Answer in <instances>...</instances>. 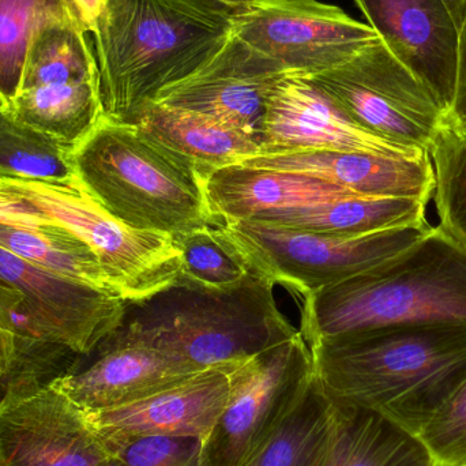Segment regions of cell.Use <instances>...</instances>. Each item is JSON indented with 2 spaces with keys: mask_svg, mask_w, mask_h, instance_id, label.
I'll list each match as a JSON object with an SVG mask.
<instances>
[{
  "mask_svg": "<svg viewBox=\"0 0 466 466\" xmlns=\"http://www.w3.org/2000/svg\"><path fill=\"white\" fill-rule=\"evenodd\" d=\"M106 443L127 466H201L198 438L147 437Z\"/></svg>",
  "mask_w": 466,
  "mask_h": 466,
  "instance_id": "1f68e13d",
  "label": "cell"
},
{
  "mask_svg": "<svg viewBox=\"0 0 466 466\" xmlns=\"http://www.w3.org/2000/svg\"><path fill=\"white\" fill-rule=\"evenodd\" d=\"M464 106H466V11L459 24V71H457L456 93L449 112Z\"/></svg>",
  "mask_w": 466,
  "mask_h": 466,
  "instance_id": "e575fe53",
  "label": "cell"
},
{
  "mask_svg": "<svg viewBox=\"0 0 466 466\" xmlns=\"http://www.w3.org/2000/svg\"><path fill=\"white\" fill-rule=\"evenodd\" d=\"M426 210L427 204L416 199L350 197L328 204L281 210L248 221L322 235L364 236L426 226Z\"/></svg>",
  "mask_w": 466,
  "mask_h": 466,
  "instance_id": "44dd1931",
  "label": "cell"
},
{
  "mask_svg": "<svg viewBox=\"0 0 466 466\" xmlns=\"http://www.w3.org/2000/svg\"><path fill=\"white\" fill-rule=\"evenodd\" d=\"M341 418V405L315 380L303 401L246 466H326Z\"/></svg>",
  "mask_w": 466,
  "mask_h": 466,
  "instance_id": "cb8c5ba5",
  "label": "cell"
},
{
  "mask_svg": "<svg viewBox=\"0 0 466 466\" xmlns=\"http://www.w3.org/2000/svg\"><path fill=\"white\" fill-rule=\"evenodd\" d=\"M0 223L33 227L54 221L27 201L7 180L0 179Z\"/></svg>",
  "mask_w": 466,
  "mask_h": 466,
  "instance_id": "836d02e7",
  "label": "cell"
},
{
  "mask_svg": "<svg viewBox=\"0 0 466 466\" xmlns=\"http://www.w3.org/2000/svg\"><path fill=\"white\" fill-rule=\"evenodd\" d=\"M233 16L213 0H106L90 32L106 117L131 123L196 73L231 35Z\"/></svg>",
  "mask_w": 466,
  "mask_h": 466,
  "instance_id": "7a4b0ae2",
  "label": "cell"
},
{
  "mask_svg": "<svg viewBox=\"0 0 466 466\" xmlns=\"http://www.w3.org/2000/svg\"><path fill=\"white\" fill-rule=\"evenodd\" d=\"M232 364L197 372L134 404L86 413L87 418L106 442L147 437L204 441L228 402Z\"/></svg>",
  "mask_w": 466,
  "mask_h": 466,
  "instance_id": "e0dca14e",
  "label": "cell"
},
{
  "mask_svg": "<svg viewBox=\"0 0 466 466\" xmlns=\"http://www.w3.org/2000/svg\"><path fill=\"white\" fill-rule=\"evenodd\" d=\"M232 32L288 76H309L344 65L380 38L369 24L319 0H251Z\"/></svg>",
  "mask_w": 466,
  "mask_h": 466,
  "instance_id": "8fae6325",
  "label": "cell"
},
{
  "mask_svg": "<svg viewBox=\"0 0 466 466\" xmlns=\"http://www.w3.org/2000/svg\"><path fill=\"white\" fill-rule=\"evenodd\" d=\"M466 322V248L442 227L377 268L304 296L307 344L391 326Z\"/></svg>",
  "mask_w": 466,
  "mask_h": 466,
  "instance_id": "3957f363",
  "label": "cell"
},
{
  "mask_svg": "<svg viewBox=\"0 0 466 466\" xmlns=\"http://www.w3.org/2000/svg\"><path fill=\"white\" fill-rule=\"evenodd\" d=\"M205 196L220 221H248L281 210L361 197L295 172L231 166L201 175Z\"/></svg>",
  "mask_w": 466,
  "mask_h": 466,
  "instance_id": "d6986e66",
  "label": "cell"
},
{
  "mask_svg": "<svg viewBox=\"0 0 466 466\" xmlns=\"http://www.w3.org/2000/svg\"><path fill=\"white\" fill-rule=\"evenodd\" d=\"M0 247L57 276L120 298L95 251L59 224L26 227L0 223Z\"/></svg>",
  "mask_w": 466,
  "mask_h": 466,
  "instance_id": "d4e9b609",
  "label": "cell"
},
{
  "mask_svg": "<svg viewBox=\"0 0 466 466\" xmlns=\"http://www.w3.org/2000/svg\"><path fill=\"white\" fill-rule=\"evenodd\" d=\"M78 185L131 228L177 236L221 223L198 171L153 144L136 125L104 116L73 152Z\"/></svg>",
  "mask_w": 466,
  "mask_h": 466,
  "instance_id": "5b68a950",
  "label": "cell"
},
{
  "mask_svg": "<svg viewBox=\"0 0 466 466\" xmlns=\"http://www.w3.org/2000/svg\"><path fill=\"white\" fill-rule=\"evenodd\" d=\"M238 166L307 175L374 198H407L429 204L435 190L430 153L382 156L326 150L255 156Z\"/></svg>",
  "mask_w": 466,
  "mask_h": 466,
  "instance_id": "ac0fdd59",
  "label": "cell"
},
{
  "mask_svg": "<svg viewBox=\"0 0 466 466\" xmlns=\"http://www.w3.org/2000/svg\"><path fill=\"white\" fill-rule=\"evenodd\" d=\"M309 79L356 125L405 149L430 153L446 126V112L380 37Z\"/></svg>",
  "mask_w": 466,
  "mask_h": 466,
  "instance_id": "ba28073f",
  "label": "cell"
},
{
  "mask_svg": "<svg viewBox=\"0 0 466 466\" xmlns=\"http://www.w3.org/2000/svg\"><path fill=\"white\" fill-rule=\"evenodd\" d=\"M10 371V367H8L7 364L2 363V361H0V386L5 383V378H7L8 372Z\"/></svg>",
  "mask_w": 466,
  "mask_h": 466,
  "instance_id": "ab89813d",
  "label": "cell"
},
{
  "mask_svg": "<svg viewBox=\"0 0 466 466\" xmlns=\"http://www.w3.org/2000/svg\"><path fill=\"white\" fill-rule=\"evenodd\" d=\"M367 24L448 115L456 93L459 29L443 0H355Z\"/></svg>",
  "mask_w": 466,
  "mask_h": 466,
  "instance_id": "9a60e30c",
  "label": "cell"
},
{
  "mask_svg": "<svg viewBox=\"0 0 466 466\" xmlns=\"http://www.w3.org/2000/svg\"><path fill=\"white\" fill-rule=\"evenodd\" d=\"M405 227L364 236L296 231L259 221H221V240L251 273L304 296L377 268L431 231Z\"/></svg>",
  "mask_w": 466,
  "mask_h": 466,
  "instance_id": "8992f818",
  "label": "cell"
},
{
  "mask_svg": "<svg viewBox=\"0 0 466 466\" xmlns=\"http://www.w3.org/2000/svg\"><path fill=\"white\" fill-rule=\"evenodd\" d=\"M314 380L300 331L229 370V399L199 451L201 466H246L303 401Z\"/></svg>",
  "mask_w": 466,
  "mask_h": 466,
  "instance_id": "52a82bcc",
  "label": "cell"
},
{
  "mask_svg": "<svg viewBox=\"0 0 466 466\" xmlns=\"http://www.w3.org/2000/svg\"><path fill=\"white\" fill-rule=\"evenodd\" d=\"M0 281L21 293L32 337L76 355L95 352L127 314L119 296L57 276L3 247Z\"/></svg>",
  "mask_w": 466,
  "mask_h": 466,
  "instance_id": "7c38bea8",
  "label": "cell"
},
{
  "mask_svg": "<svg viewBox=\"0 0 466 466\" xmlns=\"http://www.w3.org/2000/svg\"><path fill=\"white\" fill-rule=\"evenodd\" d=\"M49 220L95 251L126 303L147 300L177 282L180 255L174 236L131 228L106 212L81 186L5 179Z\"/></svg>",
  "mask_w": 466,
  "mask_h": 466,
  "instance_id": "9c48e42d",
  "label": "cell"
},
{
  "mask_svg": "<svg viewBox=\"0 0 466 466\" xmlns=\"http://www.w3.org/2000/svg\"><path fill=\"white\" fill-rule=\"evenodd\" d=\"M309 347L326 396L415 437L466 382V322L372 329Z\"/></svg>",
  "mask_w": 466,
  "mask_h": 466,
  "instance_id": "6da1fadb",
  "label": "cell"
},
{
  "mask_svg": "<svg viewBox=\"0 0 466 466\" xmlns=\"http://www.w3.org/2000/svg\"><path fill=\"white\" fill-rule=\"evenodd\" d=\"M418 438L434 466H466V382Z\"/></svg>",
  "mask_w": 466,
  "mask_h": 466,
  "instance_id": "4dcf8cb0",
  "label": "cell"
},
{
  "mask_svg": "<svg viewBox=\"0 0 466 466\" xmlns=\"http://www.w3.org/2000/svg\"><path fill=\"white\" fill-rule=\"evenodd\" d=\"M24 299L18 290L0 281V361L13 369L18 355L19 339L24 337L15 318L22 311Z\"/></svg>",
  "mask_w": 466,
  "mask_h": 466,
  "instance_id": "d6a6232c",
  "label": "cell"
},
{
  "mask_svg": "<svg viewBox=\"0 0 466 466\" xmlns=\"http://www.w3.org/2000/svg\"><path fill=\"white\" fill-rule=\"evenodd\" d=\"M95 352L89 366L49 382L85 413L134 404L197 374L134 336L125 325L109 334Z\"/></svg>",
  "mask_w": 466,
  "mask_h": 466,
  "instance_id": "2e32d148",
  "label": "cell"
},
{
  "mask_svg": "<svg viewBox=\"0 0 466 466\" xmlns=\"http://www.w3.org/2000/svg\"><path fill=\"white\" fill-rule=\"evenodd\" d=\"M443 2H445L446 7H448L451 15L453 16L457 29H459L460 21H461L466 11V0H443Z\"/></svg>",
  "mask_w": 466,
  "mask_h": 466,
  "instance_id": "8d00e7d4",
  "label": "cell"
},
{
  "mask_svg": "<svg viewBox=\"0 0 466 466\" xmlns=\"http://www.w3.org/2000/svg\"><path fill=\"white\" fill-rule=\"evenodd\" d=\"M446 122L457 127H466V106L453 109L446 115Z\"/></svg>",
  "mask_w": 466,
  "mask_h": 466,
  "instance_id": "74e56055",
  "label": "cell"
},
{
  "mask_svg": "<svg viewBox=\"0 0 466 466\" xmlns=\"http://www.w3.org/2000/svg\"><path fill=\"white\" fill-rule=\"evenodd\" d=\"M131 125L199 175L238 166L262 153L259 141L246 131L157 101L145 106Z\"/></svg>",
  "mask_w": 466,
  "mask_h": 466,
  "instance_id": "ffe728a7",
  "label": "cell"
},
{
  "mask_svg": "<svg viewBox=\"0 0 466 466\" xmlns=\"http://www.w3.org/2000/svg\"><path fill=\"white\" fill-rule=\"evenodd\" d=\"M79 19L52 22L33 38L21 90L68 82L100 81L95 49Z\"/></svg>",
  "mask_w": 466,
  "mask_h": 466,
  "instance_id": "484cf974",
  "label": "cell"
},
{
  "mask_svg": "<svg viewBox=\"0 0 466 466\" xmlns=\"http://www.w3.org/2000/svg\"><path fill=\"white\" fill-rule=\"evenodd\" d=\"M287 76L232 32L196 73L167 87L155 101L212 117L259 141L266 103Z\"/></svg>",
  "mask_w": 466,
  "mask_h": 466,
  "instance_id": "4fadbf2b",
  "label": "cell"
},
{
  "mask_svg": "<svg viewBox=\"0 0 466 466\" xmlns=\"http://www.w3.org/2000/svg\"><path fill=\"white\" fill-rule=\"evenodd\" d=\"M5 109L19 122L73 152L106 116L100 81L68 82L21 90Z\"/></svg>",
  "mask_w": 466,
  "mask_h": 466,
  "instance_id": "7402d4cb",
  "label": "cell"
},
{
  "mask_svg": "<svg viewBox=\"0 0 466 466\" xmlns=\"http://www.w3.org/2000/svg\"><path fill=\"white\" fill-rule=\"evenodd\" d=\"M259 156L299 152H358L418 156L364 130L350 119L307 76H287L279 82L260 126Z\"/></svg>",
  "mask_w": 466,
  "mask_h": 466,
  "instance_id": "5bb4252c",
  "label": "cell"
},
{
  "mask_svg": "<svg viewBox=\"0 0 466 466\" xmlns=\"http://www.w3.org/2000/svg\"><path fill=\"white\" fill-rule=\"evenodd\" d=\"M0 179L74 187L73 150L19 122L0 106Z\"/></svg>",
  "mask_w": 466,
  "mask_h": 466,
  "instance_id": "4316f807",
  "label": "cell"
},
{
  "mask_svg": "<svg viewBox=\"0 0 466 466\" xmlns=\"http://www.w3.org/2000/svg\"><path fill=\"white\" fill-rule=\"evenodd\" d=\"M0 399V466H127L86 413L49 383L10 374Z\"/></svg>",
  "mask_w": 466,
  "mask_h": 466,
  "instance_id": "30bf717a",
  "label": "cell"
},
{
  "mask_svg": "<svg viewBox=\"0 0 466 466\" xmlns=\"http://www.w3.org/2000/svg\"><path fill=\"white\" fill-rule=\"evenodd\" d=\"M174 240L180 255L177 281L210 289H231L249 274L246 263L218 238L215 227L180 233Z\"/></svg>",
  "mask_w": 466,
  "mask_h": 466,
  "instance_id": "f546056e",
  "label": "cell"
},
{
  "mask_svg": "<svg viewBox=\"0 0 466 466\" xmlns=\"http://www.w3.org/2000/svg\"><path fill=\"white\" fill-rule=\"evenodd\" d=\"M339 405L341 418L326 466H434L415 435L371 410Z\"/></svg>",
  "mask_w": 466,
  "mask_h": 466,
  "instance_id": "603a6c76",
  "label": "cell"
},
{
  "mask_svg": "<svg viewBox=\"0 0 466 466\" xmlns=\"http://www.w3.org/2000/svg\"><path fill=\"white\" fill-rule=\"evenodd\" d=\"M123 325L194 372L246 360L299 331L279 311L273 282L251 271L231 289L177 279L147 300L127 303Z\"/></svg>",
  "mask_w": 466,
  "mask_h": 466,
  "instance_id": "277c9868",
  "label": "cell"
},
{
  "mask_svg": "<svg viewBox=\"0 0 466 466\" xmlns=\"http://www.w3.org/2000/svg\"><path fill=\"white\" fill-rule=\"evenodd\" d=\"M71 19L82 21L71 0H0V106L3 108L11 106L21 89L27 51L35 35L52 22Z\"/></svg>",
  "mask_w": 466,
  "mask_h": 466,
  "instance_id": "83f0119b",
  "label": "cell"
},
{
  "mask_svg": "<svg viewBox=\"0 0 466 466\" xmlns=\"http://www.w3.org/2000/svg\"><path fill=\"white\" fill-rule=\"evenodd\" d=\"M213 2L218 3L223 7L228 8L233 14L240 13L241 10L247 7L251 3V0H213Z\"/></svg>",
  "mask_w": 466,
  "mask_h": 466,
  "instance_id": "f35d334b",
  "label": "cell"
},
{
  "mask_svg": "<svg viewBox=\"0 0 466 466\" xmlns=\"http://www.w3.org/2000/svg\"><path fill=\"white\" fill-rule=\"evenodd\" d=\"M441 224L466 248V127L446 122L430 150Z\"/></svg>",
  "mask_w": 466,
  "mask_h": 466,
  "instance_id": "f1b7e54d",
  "label": "cell"
},
{
  "mask_svg": "<svg viewBox=\"0 0 466 466\" xmlns=\"http://www.w3.org/2000/svg\"><path fill=\"white\" fill-rule=\"evenodd\" d=\"M71 2L76 5L87 33L92 32L103 14L106 0H71Z\"/></svg>",
  "mask_w": 466,
  "mask_h": 466,
  "instance_id": "d590c367",
  "label": "cell"
}]
</instances>
